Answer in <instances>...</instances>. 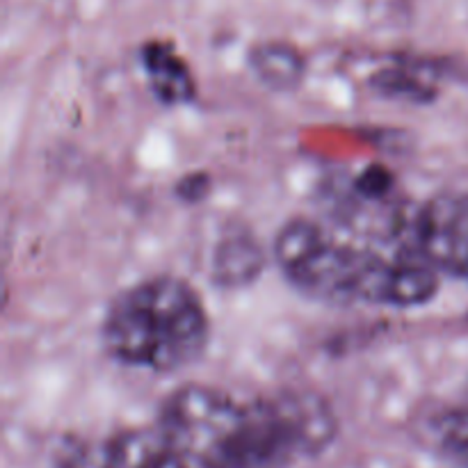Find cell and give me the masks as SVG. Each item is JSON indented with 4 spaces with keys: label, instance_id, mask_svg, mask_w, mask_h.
<instances>
[{
    "label": "cell",
    "instance_id": "3957f363",
    "mask_svg": "<svg viewBox=\"0 0 468 468\" xmlns=\"http://www.w3.org/2000/svg\"><path fill=\"white\" fill-rule=\"evenodd\" d=\"M210 323L204 300L178 277H151L119 292L103 318L105 352L151 373H176L204 355Z\"/></svg>",
    "mask_w": 468,
    "mask_h": 468
},
{
    "label": "cell",
    "instance_id": "52a82bcc",
    "mask_svg": "<svg viewBox=\"0 0 468 468\" xmlns=\"http://www.w3.org/2000/svg\"><path fill=\"white\" fill-rule=\"evenodd\" d=\"M144 69L149 76L151 90L165 101V103H186L195 96V80L176 50L163 41H151L144 46Z\"/></svg>",
    "mask_w": 468,
    "mask_h": 468
},
{
    "label": "cell",
    "instance_id": "6da1fadb",
    "mask_svg": "<svg viewBox=\"0 0 468 468\" xmlns=\"http://www.w3.org/2000/svg\"><path fill=\"white\" fill-rule=\"evenodd\" d=\"M158 428L195 468H286L324 451L336 419L314 393L240 402L215 387L187 384L165 398Z\"/></svg>",
    "mask_w": 468,
    "mask_h": 468
},
{
    "label": "cell",
    "instance_id": "7a4b0ae2",
    "mask_svg": "<svg viewBox=\"0 0 468 468\" xmlns=\"http://www.w3.org/2000/svg\"><path fill=\"white\" fill-rule=\"evenodd\" d=\"M274 261L297 291L338 304L410 309L432 300L439 288V270L416 251L400 247L384 256L304 218L291 219L277 233Z\"/></svg>",
    "mask_w": 468,
    "mask_h": 468
},
{
    "label": "cell",
    "instance_id": "277c9868",
    "mask_svg": "<svg viewBox=\"0 0 468 468\" xmlns=\"http://www.w3.org/2000/svg\"><path fill=\"white\" fill-rule=\"evenodd\" d=\"M329 215L359 240H405L414 215H410L396 181L382 167L334 181L327 192Z\"/></svg>",
    "mask_w": 468,
    "mask_h": 468
},
{
    "label": "cell",
    "instance_id": "ba28073f",
    "mask_svg": "<svg viewBox=\"0 0 468 468\" xmlns=\"http://www.w3.org/2000/svg\"><path fill=\"white\" fill-rule=\"evenodd\" d=\"M263 254L254 238L247 233L224 236L215 254V279L224 286H242L259 277Z\"/></svg>",
    "mask_w": 468,
    "mask_h": 468
},
{
    "label": "cell",
    "instance_id": "5b68a950",
    "mask_svg": "<svg viewBox=\"0 0 468 468\" xmlns=\"http://www.w3.org/2000/svg\"><path fill=\"white\" fill-rule=\"evenodd\" d=\"M402 247L414 250L439 272L468 282V197L451 195L428 201L411 219Z\"/></svg>",
    "mask_w": 468,
    "mask_h": 468
},
{
    "label": "cell",
    "instance_id": "30bf717a",
    "mask_svg": "<svg viewBox=\"0 0 468 468\" xmlns=\"http://www.w3.org/2000/svg\"><path fill=\"white\" fill-rule=\"evenodd\" d=\"M437 446L457 468H468V410H457L437 420Z\"/></svg>",
    "mask_w": 468,
    "mask_h": 468
},
{
    "label": "cell",
    "instance_id": "8992f818",
    "mask_svg": "<svg viewBox=\"0 0 468 468\" xmlns=\"http://www.w3.org/2000/svg\"><path fill=\"white\" fill-rule=\"evenodd\" d=\"M71 468H195L186 460L172 439L155 428L126 430L94 451H80L69 455Z\"/></svg>",
    "mask_w": 468,
    "mask_h": 468
},
{
    "label": "cell",
    "instance_id": "9c48e42d",
    "mask_svg": "<svg viewBox=\"0 0 468 468\" xmlns=\"http://www.w3.org/2000/svg\"><path fill=\"white\" fill-rule=\"evenodd\" d=\"M251 67L263 82L274 90H288L297 85L304 73V59L292 46L270 41L251 50Z\"/></svg>",
    "mask_w": 468,
    "mask_h": 468
}]
</instances>
